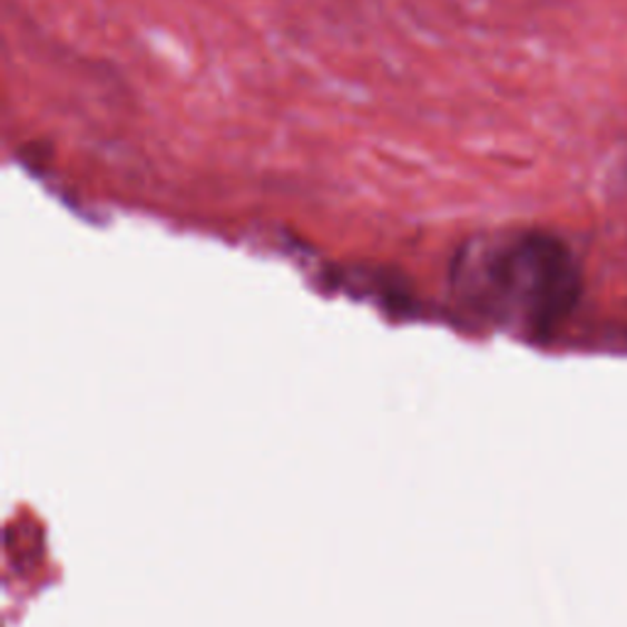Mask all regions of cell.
<instances>
[{"label": "cell", "instance_id": "6da1fadb", "mask_svg": "<svg viewBox=\"0 0 627 627\" xmlns=\"http://www.w3.org/2000/svg\"><path fill=\"white\" fill-rule=\"evenodd\" d=\"M457 280L478 310L530 329L557 324L579 294L571 253L547 233H510L473 243L457 265Z\"/></svg>", "mask_w": 627, "mask_h": 627}]
</instances>
